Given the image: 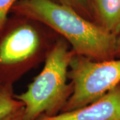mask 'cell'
Returning <instances> with one entry per match:
<instances>
[{"mask_svg": "<svg viewBox=\"0 0 120 120\" xmlns=\"http://www.w3.org/2000/svg\"><path fill=\"white\" fill-rule=\"evenodd\" d=\"M23 106L13 95L9 85L0 86V120Z\"/></svg>", "mask_w": 120, "mask_h": 120, "instance_id": "7", "label": "cell"}, {"mask_svg": "<svg viewBox=\"0 0 120 120\" xmlns=\"http://www.w3.org/2000/svg\"><path fill=\"white\" fill-rule=\"evenodd\" d=\"M69 47L64 39L53 43L45 55L42 70L26 91L15 95L23 105L25 120L56 116L64 109L72 94V86L68 79L73 52Z\"/></svg>", "mask_w": 120, "mask_h": 120, "instance_id": "2", "label": "cell"}, {"mask_svg": "<svg viewBox=\"0 0 120 120\" xmlns=\"http://www.w3.org/2000/svg\"><path fill=\"white\" fill-rule=\"evenodd\" d=\"M23 0H0V31L1 30L9 10Z\"/></svg>", "mask_w": 120, "mask_h": 120, "instance_id": "9", "label": "cell"}, {"mask_svg": "<svg viewBox=\"0 0 120 120\" xmlns=\"http://www.w3.org/2000/svg\"><path fill=\"white\" fill-rule=\"evenodd\" d=\"M69 79L72 86L62 112L86 106L120 84V58L97 61L73 53Z\"/></svg>", "mask_w": 120, "mask_h": 120, "instance_id": "3", "label": "cell"}, {"mask_svg": "<svg viewBox=\"0 0 120 120\" xmlns=\"http://www.w3.org/2000/svg\"><path fill=\"white\" fill-rule=\"evenodd\" d=\"M13 9L61 35L74 54L101 61L116 58L115 35L54 0H23Z\"/></svg>", "mask_w": 120, "mask_h": 120, "instance_id": "1", "label": "cell"}, {"mask_svg": "<svg viewBox=\"0 0 120 120\" xmlns=\"http://www.w3.org/2000/svg\"><path fill=\"white\" fill-rule=\"evenodd\" d=\"M1 120H25L23 106H22L12 113H9Z\"/></svg>", "mask_w": 120, "mask_h": 120, "instance_id": "10", "label": "cell"}, {"mask_svg": "<svg viewBox=\"0 0 120 120\" xmlns=\"http://www.w3.org/2000/svg\"><path fill=\"white\" fill-rule=\"evenodd\" d=\"M61 4L69 6L82 15L90 19L91 16L92 8L90 0H54Z\"/></svg>", "mask_w": 120, "mask_h": 120, "instance_id": "8", "label": "cell"}, {"mask_svg": "<svg viewBox=\"0 0 120 120\" xmlns=\"http://www.w3.org/2000/svg\"><path fill=\"white\" fill-rule=\"evenodd\" d=\"M37 120H120V84L86 106Z\"/></svg>", "mask_w": 120, "mask_h": 120, "instance_id": "5", "label": "cell"}, {"mask_svg": "<svg viewBox=\"0 0 120 120\" xmlns=\"http://www.w3.org/2000/svg\"><path fill=\"white\" fill-rule=\"evenodd\" d=\"M43 38L28 23L19 26L0 43V65L12 66L38 59L43 50Z\"/></svg>", "mask_w": 120, "mask_h": 120, "instance_id": "4", "label": "cell"}, {"mask_svg": "<svg viewBox=\"0 0 120 120\" xmlns=\"http://www.w3.org/2000/svg\"><path fill=\"white\" fill-rule=\"evenodd\" d=\"M98 24L115 34L120 27V0H90Z\"/></svg>", "mask_w": 120, "mask_h": 120, "instance_id": "6", "label": "cell"}, {"mask_svg": "<svg viewBox=\"0 0 120 120\" xmlns=\"http://www.w3.org/2000/svg\"><path fill=\"white\" fill-rule=\"evenodd\" d=\"M114 35L116 38V58H120V27Z\"/></svg>", "mask_w": 120, "mask_h": 120, "instance_id": "11", "label": "cell"}]
</instances>
